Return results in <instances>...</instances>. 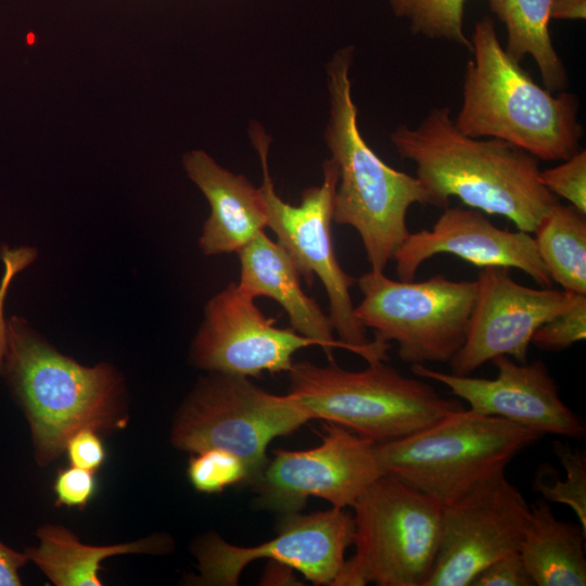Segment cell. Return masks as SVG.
I'll return each mask as SVG.
<instances>
[{"instance_id": "6da1fadb", "label": "cell", "mask_w": 586, "mask_h": 586, "mask_svg": "<svg viewBox=\"0 0 586 586\" xmlns=\"http://www.w3.org/2000/svg\"><path fill=\"white\" fill-rule=\"evenodd\" d=\"M390 140L415 165L432 206L445 208L455 196L533 233L559 202L539 180V160L509 142L462 133L448 106L432 107L415 127L398 125Z\"/></svg>"}, {"instance_id": "7a4b0ae2", "label": "cell", "mask_w": 586, "mask_h": 586, "mask_svg": "<svg viewBox=\"0 0 586 586\" xmlns=\"http://www.w3.org/2000/svg\"><path fill=\"white\" fill-rule=\"evenodd\" d=\"M355 48H339L326 66L329 115L324 142L337 170L333 221L354 228L371 266L384 271L409 234L413 204L432 205L416 176L387 165L369 146L358 126L351 69Z\"/></svg>"}, {"instance_id": "3957f363", "label": "cell", "mask_w": 586, "mask_h": 586, "mask_svg": "<svg viewBox=\"0 0 586 586\" xmlns=\"http://www.w3.org/2000/svg\"><path fill=\"white\" fill-rule=\"evenodd\" d=\"M470 41L457 129L509 142L542 161H564L578 151L584 129L576 95L539 86L507 54L491 17L475 22Z\"/></svg>"}, {"instance_id": "277c9868", "label": "cell", "mask_w": 586, "mask_h": 586, "mask_svg": "<svg viewBox=\"0 0 586 586\" xmlns=\"http://www.w3.org/2000/svg\"><path fill=\"white\" fill-rule=\"evenodd\" d=\"M3 371L28 421L39 464L59 457L80 430L127 424L116 371L107 364L85 367L62 355L23 318L8 321Z\"/></svg>"}, {"instance_id": "5b68a950", "label": "cell", "mask_w": 586, "mask_h": 586, "mask_svg": "<svg viewBox=\"0 0 586 586\" xmlns=\"http://www.w3.org/2000/svg\"><path fill=\"white\" fill-rule=\"evenodd\" d=\"M542 433L494 416L456 409L410 435L375 443L383 474L446 506L504 471Z\"/></svg>"}, {"instance_id": "8992f818", "label": "cell", "mask_w": 586, "mask_h": 586, "mask_svg": "<svg viewBox=\"0 0 586 586\" xmlns=\"http://www.w3.org/2000/svg\"><path fill=\"white\" fill-rule=\"evenodd\" d=\"M288 373L289 393L311 419L342 425L374 443L419 432L462 408L385 361L368 364L360 371L345 370L334 361L327 366L297 361Z\"/></svg>"}, {"instance_id": "52a82bcc", "label": "cell", "mask_w": 586, "mask_h": 586, "mask_svg": "<svg viewBox=\"0 0 586 586\" xmlns=\"http://www.w3.org/2000/svg\"><path fill=\"white\" fill-rule=\"evenodd\" d=\"M249 137L258 154L263 183L267 228L271 229L278 244L286 252L301 278L313 285L317 277L329 302V317L334 333L345 349L362 357L368 364L385 361L388 344L369 341L367 329L355 315L351 288L357 279L343 270L334 252L331 226L333 221L334 193L337 170L329 157L322 164V181L306 188L298 204L283 201L276 192L269 173V148L271 139L257 122H251Z\"/></svg>"}, {"instance_id": "ba28073f", "label": "cell", "mask_w": 586, "mask_h": 586, "mask_svg": "<svg viewBox=\"0 0 586 586\" xmlns=\"http://www.w3.org/2000/svg\"><path fill=\"white\" fill-rule=\"evenodd\" d=\"M352 508L355 553L333 586H424L438 550L442 506L384 474Z\"/></svg>"}, {"instance_id": "9c48e42d", "label": "cell", "mask_w": 586, "mask_h": 586, "mask_svg": "<svg viewBox=\"0 0 586 586\" xmlns=\"http://www.w3.org/2000/svg\"><path fill=\"white\" fill-rule=\"evenodd\" d=\"M311 420L290 394L276 395L250 378L209 372L202 378L175 418L170 440L193 454L221 449L238 456L251 485L268 462L267 448Z\"/></svg>"}, {"instance_id": "30bf717a", "label": "cell", "mask_w": 586, "mask_h": 586, "mask_svg": "<svg viewBox=\"0 0 586 586\" xmlns=\"http://www.w3.org/2000/svg\"><path fill=\"white\" fill-rule=\"evenodd\" d=\"M362 298L355 306L359 322L375 340L395 342L407 364L449 362L464 343L476 282L444 275L413 282L370 270L356 283Z\"/></svg>"}, {"instance_id": "8fae6325", "label": "cell", "mask_w": 586, "mask_h": 586, "mask_svg": "<svg viewBox=\"0 0 586 586\" xmlns=\"http://www.w3.org/2000/svg\"><path fill=\"white\" fill-rule=\"evenodd\" d=\"M382 475L374 442L327 422L320 445L277 450L250 486L258 508L285 515L300 512L309 497L322 498L332 507H352Z\"/></svg>"}, {"instance_id": "7c38bea8", "label": "cell", "mask_w": 586, "mask_h": 586, "mask_svg": "<svg viewBox=\"0 0 586 586\" xmlns=\"http://www.w3.org/2000/svg\"><path fill=\"white\" fill-rule=\"evenodd\" d=\"M530 514L505 470L443 506L438 550L424 586H470L487 565L519 552Z\"/></svg>"}, {"instance_id": "4fadbf2b", "label": "cell", "mask_w": 586, "mask_h": 586, "mask_svg": "<svg viewBox=\"0 0 586 586\" xmlns=\"http://www.w3.org/2000/svg\"><path fill=\"white\" fill-rule=\"evenodd\" d=\"M354 519L345 508L310 514H285L272 539L252 547L230 544L215 533L193 546L200 576L196 584L235 586L242 571L255 560L286 564L316 585L333 586L353 545Z\"/></svg>"}, {"instance_id": "5bb4252c", "label": "cell", "mask_w": 586, "mask_h": 586, "mask_svg": "<svg viewBox=\"0 0 586 586\" xmlns=\"http://www.w3.org/2000/svg\"><path fill=\"white\" fill-rule=\"evenodd\" d=\"M276 322L262 313L254 297L230 282L206 303L191 359L208 372L246 378L289 372L300 349L318 344Z\"/></svg>"}, {"instance_id": "9a60e30c", "label": "cell", "mask_w": 586, "mask_h": 586, "mask_svg": "<svg viewBox=\"0 0 586 586\" xmlns=\"http://www.w3.org/2000/svg\"><path fill=\"white\" fill-rule=\"evenodd\" d=\"M463 345L449 361L451 373L470 375L499 355L526 362L535 331L569 308L578 294L534 289L514 281L508 268H481Z\"/></svg>"}, {"instance_id": "2e32d148", "label": "cell", "mask_w": 586, "mask_h": 586, "mask_svg": "<svg viewBox=\"0 0 586 586\" xmlns=\"http://www.w3.org/2000/svg\"><path fill=\"white\" fill-rule=\"evenodd\" d=\"M491 361L498 370L495 379L446 373L425 365H412L411 370L419 378L446 385L474 412L502 418L543 435L585 436L583 419L561 399L544 361L514 362L506 355Z\"/></svg>"}, {"instance_id": "e0dca14e", "label": "cell", "mask_w": 586, "mask_h": 586, "mask_svg": "<svg viewBox=\"0 0 586 586\" xmlns=\"http://www.w3.org/2000/svg\"><path fill=\"white\" fill-rule=\"evenodd\" d=\"M437 254L455 255L479 268H515L543 288L552 283L532 233L500 229L470 207L447 206L431 229L409 232L393 256L399 280L412 281L421 265Z\"/></svg>"}, {"instance_id": "ac0fdd59", "label": "cell", "mask_w": 586, "mask_h": 586, "mask_svg": "<svg viewBox=\"0 0 586 586\" xmlns=\"http://www.w3.org/2000/svg\"><path fill=\"white\" fill-rule=\"evenodd\" d=\"M182 166L209 204L211 213L199 240L205 255L238 254L265 231L267 213L259 187L201 149L186 152Z\"/></svg>"}, {"instance_id": "d6986e66", "label": "cell", "mask_w": 586, "mask_h": 586, "mask_svg": "<svg viewBox=\"0 0 586 586\" xmlns=\"http://www.w3.org/2000/svg\"><path fill=\"white\" fill-rule=\"evenodd\" d=\"M238 285L254 298L269 297L286 313L291 328L315 341L333 361L332 349L345 346L334 337V329L315 298L302 289L301 276L286 252L265 231L238 252Z\"/></svg>"}, {"instance_id": "ffe728a7", "label": "cell", "mask_w": 586, "mask_h": 586, "mask_svg": "<svg viewBox=\"0 0 586 586\" xmlns=\"http://www.w3.org/2000/svg\"><path fill=\"white\" fill-rule=\"evenodd\" d=\"M505 25V51L514 61L530 55L536 63L544 87L552 93L565 91L569 75L549 33L551 20L586 17V0H485Z\"/></svg>"}, {"instance_id": "44dd1931", "label": "cell", "mask_w": 586, "mask_h": 586, "mask_svg": "<svg viewBox=\"0 0 586 586\" xmlns=\"http://www.w3.org/2000/svg\"><path fill=\"white\" fill-rule=\"evenodd\" d=\"M530 519L519 553L538 586L586 585V532L559 520L548 501L530 505Z\"/></svg>"}, {"instance_id": "7402d4cb", "label": "cell", "mask_w": 586, "mask_h": 586, "mask_svg": "<svg viewBox=\"0 0 586 586\" xmlns=\"http://www.w3.org/2000/svg\"><path fill=\"white\" fill-rule=\"evenodd\" d=\"M39 544L25 553L56 586H101L99 576L102 560L125 553H160L169 547L161 535L131 543L90 546L67 528L47 524L38 528Z\"/></svg>"}, {"instance_id": "603a6c76", "label": "cell", "mask_w": 586, "mask_h": 586, "mask_svg": "<svg viewBox=\"0 0 586 586\" xmlns=\"http://www.w3.org/2000/svg\"><path fill=\"white\" fill-rule=\"evenodd\" d=\"M552 281L564 291L586 294V219L572 205L556 203L533 232Z\"/></svg>"}, {"instance_id": "cb8c5ba5", "label": "cell", "mask_w": 586, "mask_h": 586, "mask_svg": "<svg viewBox=\"0 0 586 586\" xmlns=\"http://www.w3.org/2000/svg\"><path fill=\"white\" fill-rule=\"evenodd\" d=\"M552 451L565 470L564 480L551 463L543 462L537 467L532 487L542 499L569 506L586 532V453L559 440L552 443Z\"/></svg>"}, {"instance_id": "d4e9b609", "label": "cell", "mask_w": 586, "mask_h": 586, "mask_svg": "<svg viewBox=\"0 0 586 586\" xmlns=\"http://www.w3.org/2000/svg\"><path fill=\"white\" fill-rule=\"evenodd\" d=\"M393 13L408 22L410 30L433 40H446L469 51L463 27L466 0H387Z\"/></svg>"}, {"instance_id": "484cf974", "label": "cell", "mask_w": 586, "mask_h": 586, "mask_svg": "<svg viewBox=\"0 0 586 586\" xmlns=\"http://www.w3.org/2000/svg\"><path fill=\"white\" fill-rule=\"evenodd\" d=\"M188 477L196 491L214 494L235 484H246L247 471L244 462L232 453L207 449L191 457Z\"/></svg>"}, {"instance_id": "4316f807", "label": "cell", "mask_w": 586, "mask_h": 586, "mask_svg": "<svg viewBox=\"0 0 586 586\" xmlns=\"http://www.w3.org/2000/svg\"><path fill=\"white\" fill-rule=\"evenodd\" d=\"M586 339V294H578L565 310L543 323L531 344L544 351H562Z\"/></svg>"}, {"instance_id": "83f0119b", "label": "cell", "mask_w": 586, "mask_h": 586, "mask_svg": "<svg viewBox=\"0 0 586 586\" xmlns=\"http://www.w3.org/2000/svg\"><path fill=\"white\" fill-rule=\"evenodd\" d=\"M539 180L553 195L586 214V151L578 150L563 163L540 169Z\"/></svg>"}, {"instance_id": "f1b7e54d", "label": "cell", "mask_w": 586, "mask_h": 586, "mask_svg": "<svg viewBox=\"0 0 586 586\" xmlns=\"http://www.w3.org/2000/svg\"><path fill=\"white\" fill-rule=\"evenodd\" d=\"M37 257V251L30 246L9 247L0 250L3 273L0 280V374L3 371L8 348V321L4 319V304L11 282L17 273L27 268Z\"/></svg>"}, {"instance_id": "f546056e", "label": "cell", "mask_w": 586, "mask_h": 586, "mask_svg": "<svg viewBox=\"0 0 586 586\" xmlns=\"http://www.w3.org/2000/svg\"><path fill=\"white\" fill-rule=\"evenodd\" d=\"M97 483L93 471L72 466L59 471L53 489L56 504L84 508L93 497Z\"/></svg>"}, {"instance_id": "4dcf8cb0", "label": "cell", "mask_w": 586, "mask_h": 586, "mask_svg": "<svg viewBox=\"0 0 586 586\" xmlns=\"http://www.w3.org/2000/svg\"><path fill=\"white\" fill-rule=\"evenodd\" d=\"M519 552L509 553L483 569L470 586H534Z\"/></svg>"}, {"instance_id": "1f68e13d", "label": "cell", "mask_w": 586, "mask_h": 586, "mask_svg": "<svg viewBox=\"0 0 586 586\" xmlns=\"http://www.w3.org/2000/svg\"><path fill=\"white\" fill-rule=\"evenodd\" d=\"M65 449L72 466L93 472L105 459L103 443L97 432L91 429H84L74 434Z\"/></svg>"}, {"instance_id": "d6a6232c", "label": "cell", "mask_w": 586, "mask_h": 586, "mask_svg": "<svg viewBox=\"0 0 586 586\" xmlns=\"http://www.w3.org/2000/svg\"><path fill=\"white\" fill-rule=\"evenodd\" d=\"M25 552H18L0 539V586H20V570L28 562Z\"/></svg>"}, {"instance_id": "836d02e7", "label": "cell", "mask_w": 586, "mask_h": 586, "mask_svg": "<svg viewBox=\"0 0 586 586\" xmlns=\"http://www.w3.org/2000/svg\"><path fill=\"white\" fill-rule=\"evenodd\" d=\"M294 569L276 561H270L260 579L262 585H298Z\"/></svg>"}]
</instances>
